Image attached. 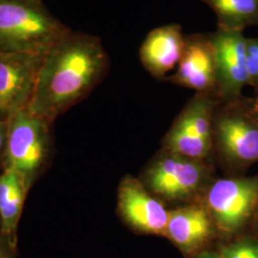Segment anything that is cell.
Segmentation results:
<instances>
[{
    "label": "cell",
    "instance_id": "obj_1",
    "mask_svg": "<svg viewBox=\"0 0 258 258\" xmlns=\"http://www.w3.org/2000/svg\"><path fill=\"white\" fill-rule=\"evenodd\" d=\"M108 64L98 37L68 32L43 56L28 110L50 123L92 89Z\"/></svg>",
    "mask_w": 258,
    "mask_h": 258
},
{
    "label": "cell",
    "instance_id": "obj_2",
    "mask_svg": "<svg viewBox=\"0 0 258 258\" xmlns=\"http://www.w3.org/2000/svg\"><path fill=\"white\" fill-rule=\"evenodd\" d=\"M68 32L39 0H0V52L44 55Z\"/></svg>",
    "mask_w": 258,
    "mask_h": 258
},
{
    "label": "cell",
    "instance_id": "obj_3",
    "mask_svg": "<svg viewBox=\"0 0 258 258\" xmlns=\"http://www.w3.org/2000/svg\"><path fill=\"white\" fill-rule=\"evenodd\" d=\"M7 124L3 169L19 173L31 189L49 156V122L25 108L10 117Z\"/></svg>",
    "mask_w": 258,
    "mask_h": 258
},
{
    "label": "cell",
    "instance_id": "obj_4",
    "mask_svg": "<svg viewBox=\"0 0 258 258\" xmlns=\"http://www.w3.org/2000/svg\"><path fill=\"white\" fill-rule=\"evenodd\" d=\"M258 204V179H224L208 194L209 212L217 227L234 232L246 223Z\"/></svg>",
    "mask_w": 258,
    "mask_h": 258
},
{
    "label": "cell",
    "instance_id": "obj_5",
    "mask_svg": "<svg viewBox=\"0 0 258 258\" xmlns=\"http://www.w3.org/2000/svg\"><path fill=\"white\" fill-rule=\"evenodd\" d=\"M44 55L0 52V103L7 120L27 108Z\"/></svg>",
    "mask_w": 258,
    "mask_h": 258
},
{
    "label": "cell",
    "instance_id": "obj_6",
    "mask_svg": "<svg viewBox=\"0 0 258 258\" xmlns=\"http://www.w3.org/2000/svg\"><path fill=\"white\" fill-rule=\"evenodd\" d=\"M216 52V92L229 102L238 100L242 89L249 84L246 38L243 33L217 29L212 33Z\"/></svg>",
    "mask_w": 258,
    "mask_h": 258
},
{
    "label": "cell",
    "instance_id": "obj_7",
    "mask_svg": "<svg viewBox=\"0 0 258 258\" xmlns=\"http://www.w3.org/2000/svg\"><path fill=\"white\" fill-rule=\"evenodd\" d=\"M171 80L199 93L216 90V52L212 34L185 36L183 54Z\"/></svg>",
    "mask_w": 258,
    "mask_h": 258
},
{
    "label": "cell",
    "instance_id": "obj_8",
    "mask_svg": "<svg viewBox=\"0 0 258 258\" xmlns=\"http://www.w3.org/2000/svg\"><path fill=\"white\" fill-rule=\"evenodd\" d=\"M217 120V134L223 152L232 161L248 164L258 160V122L246 104H232Z\"/></svg>",
    "mask_w": 258,
    "mask_h": 258
},
{
    "label": "cell",
    "instance_id": "obj_9",
    "mask_svg": "<svg viewBox=\"0 0 258 258\" xmlns=\"http://www.w3.org/2000/svg\"><path fill=\"white\" fill-rule=\"evenodd\" d=\"M204 168L194 160L168 156L151 167L148 183L156 194L167 199H182L194 194L202 184Z\"/></svg>",
    "mask_w": 258,
    "mask_h": 258
},
{
    "label": "cell",
    "instance_id": "obj_10",
    "mask_svg": "<svg viewBox=\"0 0 258 258\" xmlns=\"http://www.w3.org/2000/svg\"><path fill=\"white\" fill-rule=\"evenodd\" d=\"M119 208L123 218L135 229L165 235L169 212L134 179L127 178L120 184Z\"/></svg>",
    "mask_w": 258,
    "mask_h": 258
},
{
    "label": "cell",
    "instance_id": "obj_11",
    "mask_svg": "<svg viewBox=\"0 0 258 258\" xmlns=\"http://www.w3.org/2000/svg\"><path fill=\"white\" fill-rule=\"evenodd\" d=\"M184 38L183 29L176 23L150 31L139 51L145 69L155 78H163L173 70L183 54Z\"/></svg>",
    "mask_w": 258,
    "mask_h": 258
},
{
    "label": "cell",
    "instance_id": "obj_12",
    "mask_svg": "<svg viewBox=\"0 0 258 258\" xmlns=\"http://www.w3.org/2000/svg\"><path fill=\"white\" fill-rule=\"evenodd\" d=\"M211 233L210 212L202 207H187L169 212L165 235L184 252L199 249Z\"/></svg>",
    "mask_w": 258,
    "mask_h": 258
},
{
    "label": "cell",
    "instance_id": "obj_13",
    "mask_svg": "<svg viewBox=\"0 0 258 258\" xmlns=\"http://www.w3.org/2000/svg\"><path fill=\"white\" fill-rule=\"evenodd\" d=\"M30 188L16 171L0 172V232L17 248V232L26 195Z\"/></svg>",
    "mask_w": 258,
    "mask_h": 258
},
{
    "label": "cell",
    "instance_id": "obj_14",
    "mask_svg": "<svg viewBox=\"0 0 258 258\" xmlns=\"http://www.w3.org/2000/svg\"><path fill=\"white\" fill-rule=\"evenodd\" d=\"M214 12L217 29L243 33L258 26V0H201Z\"/></svg>",
    "mask_w": 258,
    "mask_h": 258
},
{
    "label": "cell",
    "instance_id": "obj_15",
    "mask_svg": "<svg viewBox=\"0 0 258 258\" xmlns=\"http://www.w3.org/2000/svg\"><path fill=\"white\" fill-rule=\"evenodd\" d=\"M168 147L178 156L190 160L202 159L211 149V142L194 134L176 121L168 135Z\"/></svg>",
    "mask_w": 258,
    "mask_h": 258
},
{
    "label": "cell",
    "instance_id": "obj_16",
    "mask_svg": "<svg viewBox=\"0 0 258 258\" xmlns=\"http://www.w3.org/2000/svg\"><path fill=\"white\" fill-rule=\"evenodd\" d=\"M220 258H258V241L245 237L222 249Z\"/></svg>",
    "mask_w": 258,
    "mask_h": 258
},
{
    "label": "cell",
    "instance_id": "obj_17",
    "mask_svg": "<svg viewBox=\"0 0 258 258\" xmlns=\"http://www.w3.org/2000/svg\"><path fill=\"white\" fill-rule=\"evenodd\" d=\"M246 55L249 71V84L258 90V37L246 38Z\"/></svg>",
    "mask_w": 258,
    "mask_h": 258
},
{
    "label": "cell",
    "instance_id": "obj_18",
    "mask_svg": "<svg viewBox=\"0 0 258 258\" xmlns=\"http://www.w3.org/2000/svg\"><path fill=\"white\" fill-rule=\"evenodd\" d=\"M17 248L11 245L8 239L0 232V258L16 257Z\"/></svg>",
    "mask_w": 258,
    "mask_h": 258
},
{
    "label": "cell",
    "instance_id": "obj_19",
    "mask_svg": "<svg viewBox=\"0 0 258 258\" xmlns=\"http://www.w3.org/2000/svg\"><path fill=\"white\" fill-rule=\"evenodd\" d=\"M7 131H8L7 120L0 118V158H2L4 149H5L6 140H7Z\"/></svg>",
    "mask_w": 258,
    "mask_h": 258
},
{
    "label": "cell",
    "instance_id": "obj_20",
    "mask_svg": "<svg viewBox=\"0 0 258 258\" xmlns=\"http://www.w3.org/2000/svg\"><path fill=\"white\" fill-rule=\"evenodd\" d=\"M247 109L249 112V115L251 116V118L255 121L258 122V98L255 97V99H253L251 102H249L248 104H246Z\"/></svg>",
    "mask_w": 258,
    "mask_h": 258
},
{
    "label": "cell",
    "instance_id": "obj_21",
    "mask_svg": "<svg viewBox=\"0 0 258 258\" xmlns=\"http://www.w3.org/2000/svg\"><path fill=\"white\" fill-rule=\"evenodd\" d=\"M196 258H220V253L214 251H203Z\"/></svg>",
    "mask_w": 258,
    "mask_h": 258
},
{
    "label": "cell",
    "instance_id": "obj_22",
    "mask_svg": "<svg viewBox=\"0 0 258 258\" xmlns=\"http://www.w3.org/2000/svg\"><path fill=\"white\" fill-rule=\"evenodd\" d=\"M0 118L2 119V107H1V103H0Z\"/></svg>",
    "mask_w": 258,
    "mask_h": 258
}]
</instances>
